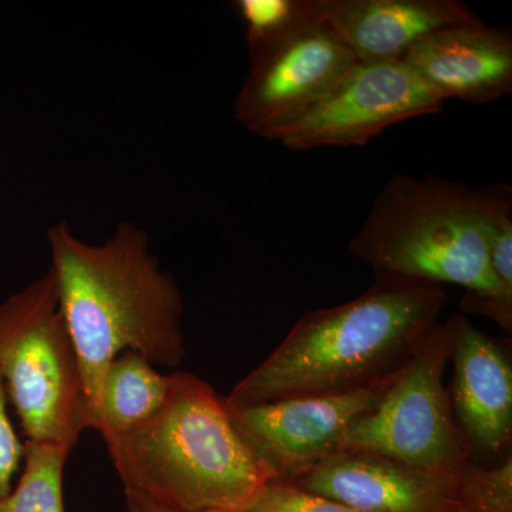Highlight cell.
Instances as JSON below:
<instances>
[{
	"label": "cell",
	"instance_id": "6da1fadb",
	"mask_svg": "<svg viewBox=\"0 0 512 512\" xmlns=\"http://www.w3.org/2000/svg\"><path fill=\"white\" fill-rule=\"evenodd\" d=\"M46 239L60 312L99 430L101 380L114 357L134 350L168 369L183 363V295L133 222H120L100 244L83 241L64 221L47 229Z\"/></svg>",
	"mask_w": 512,
	"mask_h": 512
},
{
	"label": "cell",
	"instance_id": "7a4b0ae2",
	"mask_svg": "<svg viewBox=\"0 0 512 512\" xmlns=\"http://www.w3.org/2000/svg\"><path fill=\"white\" fill-rule=\"evenodd\" d=\"M446 302L443 285L376 276L356 299L302 316L224 402L255 406L380 382L412 356Z\"/></svg>",
	"mask_w": 512,
	"mask_h": 512
},
{
	"label": "cell",
	"instance_id": "3957f363",
	"mask_svg": "<svg viewBox=\"0 0 512 512\" xmlns=\"http://www.w3.org/2000/svg\"><path fill=\"white\" fill-rule=\"evenodd\" d=\"M510 205L511 185L476 188L439 175H394L349 251L376 276L463 286V312L493 319L511 338L512 306L501 301L487 256L491 221Z\"/></svg>",
	"mask_w": 512,
	"mask_h": 512
},
{
	"label": "cell",
	"instance_id": "277c9868",
	"mask_svg": "<svg viewBox=\"0 0 512 512\" xmlns=\"http://www.w3.org/2000/svg\"><path fill=\"white\" fill-rule=\"evenodd\" d=\"M103 440L124 490L175 512H241L274 481L239 436L224 397L192 373H171L151 419Z\"/></svg>",
	"mask_w": 512,
	"mask_h": 512
},
{
	"label": "cell",
	"instance_id": "5b68a950",
	"mask_svg": "<svg viewBox=\"0 0 512 512\" xmlns=\"http://www.w3.org/2000/svg\"><path fill=\"white\" fill-rule=\"evenodd\" d=\"M0 375L30 443L73 451L96 430L50 269L0 303Z\"/></svg>",
	"mask_w": 512,
	"mask_h": 512
},
{
	"label": "cell",
	"instance_id": "8992f818",
	"mask_svg": "<svg viewBox=\"0 0 512 512\" xmlns=\"http://www.w3.org/2000/svg\"><path fill=\"white\" fill-rule=\"evenodd\" d=\"M453 329V318L430 329L379 402L350 426L340 451L377 454L431 473L456 474L473 464L444 384Z\"/></svg>",
	"mask_w": 512,
	"mask_h": 512
},
{
	"label": "cell",
	"instance_id": "52a82bcc",
	"mask_svg": "<svg viewBox=\"0 0 512 512\" xmlns=\"http://www.w3.org/2000/svg\"><path fill=\"white\" fill-rule=\"evenodd\" d=\"M443 104L402 60L356 62L266 140L295 151L365 146L387 127L440 113Z\"/></svg>",
	"mask_w": 512,
	"mask_h": 512
},
{
	"label": "cell",
	"instance_id": "ba28073f",
	"mask_svg": "<svg viewBox=\"0 0 512 512\" xmlns=\"http://www.w3.org/2000/svg\"><path fill=\"white\" fill-rule=\"evenodd\" d=\"M248 49V76L235 99L234 117L249 133L264 138L322 96L357 62L313 12L291 32Z\"/></svg>",
	"mask_w": 512,
	"mask_h": 512
},
{
	"label": "cell",
	"instance_id": "9c48e42d",
	"mask_svg": "<svg viewBox=\"0 0 512 512\" xmlns=\"http://www.w3.org/2000/svg\"><path fill=\"white\" fill-rule=\"evenodd\" d=\"M394 375L350 392L225 406L239 436L274 481L292 484L340 451L350 426L379 402Z\"/></svg>",
	"mask_w": 512,
	"mask_h": 512
},
{
	"label": "cell",
	"instance_id": "30bf717a",
	"mask_svg": "<svg viewBox=\"0 0 512 512\" xmlns=\"http://www.w3.org/2000/svg\"><path fill=\"white\" fill-rule=\"evenodd\" d=\"M431 473L377 454L338 451L292 483L360 512H468V473Z\"/></svg>",
	"mask_w": 512,
	"mask_h": 512
},
{
	"label": "cell",
	"instance_id": "8fae6325",
	"mask_svg": "<svg viewBox=\"0 0 512 512\" xmlns=\"http://www.w3.org/2000/svg\"><path fill=\"white\" fill-rule=\"evenodd\" d=\"M454 417L471 453L498 456L512 440L510 350L478 330L464 313L453 316Z\"/></svg>",
	"mask_w": 512,
	"mask_h": 512
},
{
	"label": "cell",
	"instance_id": "7c38bea8",
	"mask_svg": "<svg viewBox=\"0 0 512 512\" xmlns=\"http://www.w3.org/2000/svg\"><path fill=\"white\" fill-rule=\"evenodd\" d=\"M441 99L490 103L512 92V33L481 20L423 37L403 56Z\"/></svg>",
	"mask_w": 512,
	"mask_h": 512
},
{
	"label": "cell",
	"instance_id": "4fadbf2b",
	"mask_svg": "<svg viewBox=\"0 0 512 512\" xmlns=\"http://www.w3.org/2000/svg\"><path fill=\"white\" fill-rule=\"evenodd\" d=\"M313 16L348 46L357 62L402 60L437 30L481 20L461 0H311Z\"/></svg>",
	"mask_w": 512,
	"mask_h": 512
},
{
	"label": "cell",
	"instance_id": "5bb4252c",
	"mask_svg": "<svg viewBox=\"0 0 512 512\" xmlns=\"http://www.w3.org/2000/svg\"><path fill=\"white\" fill-rule=\"evenodd\" d=\"M170 386L171 375L158 373L140 353H120L101 380L97 431L106 439L137 429L160 410Z\"/></svg>",
	"mask_w": 512,
	"mask_h": 512
},
{
	"label": "cell",
	"instance_id": "9a60e30c",
	"mask_svg": "<svg viewBox=\"0 0 512 512\" xmlns=\"http://www.w3.org/2000/svg\"><path fill=\"white\" fill-rule=\"evenodd\" d=\"M72 450L55 444H25V470L0 512H64L63 471Z\"/></svg>",
	"mask_w": 512,
	"mask_h": 512
},
{
	"label": "cell",
	"instance_id": "2e32d148",
	"mask_svg": "<svg viewBox=\"0 0 512 512\" xmlns=\"http://www.w3.org/2000/svg\"><path fill=\"white\" fill-rule=\"evenodd\" d=\"M237 8L247 23L248 47L285 35L312 16L311 0H239Z\"/></svg>",
	"mask_w": 512,
	"mask_h": 512
},
{
	"label": "cell",
	"instance_id": "e0dca14e",
	"mask_svg": "<svg viewBox=\"0 0 512 512\" xmlns=\"http://www.w3.org/2000/svg\"><path fill=\"white\" fill-rule=\"evenodd\" d=\"M241 512H360L348 505L306 493L295 485L269 481Z\"/></svg>",
	"mask_w": 512,
	"mask_h": 512
},
{
	"label": "cell",
	"instance_id": "ac0fdd59",
	"mask_svg": "<svg viewBox=\"0 0 512 512\" xmlns=\"http://www.w3.org/2000/svg\"><path fill=\"white\" fill-rule=\"evenodd\" d=\"M488 268L501 301L512 306V205L498 211L487 234Z\"/></svg>",
	"mask_w": 512,
	"mask_h": 512
},
{
	"label": "cell",
	"instance_id": "d6986e66",
	"mask_svg": "<svg viewBox=\"0 0 512 512\" xmlns=\"http://www.w3.org/2000/svg\"><path fill=\"white\" fill-rule=\"evenodd\" d=\"M6 386L0 375V498L12 491V480L18 471L20 461L25 454V446L16 436L10 423L8 407H6Z\"/></svg>",
	"mask_w": 512,
	"mask_h": 512
},
{
	"label": "cell",
	"instance_id": "ffe728a7",
	"mask_svg": "<svg viewBox=\"0 0 512 512\" xmlns=\"http://www.w3.org/2000/svg\"><path fill=\"white\" fill-rule=\"evenodd\" d=\"M127 512H175L151 503L141 495L126 491ZM201 512H229V511H201Z\"/></svg>",
	"mask_w": 512,
	"mask_h": 512
}]
</instances>
